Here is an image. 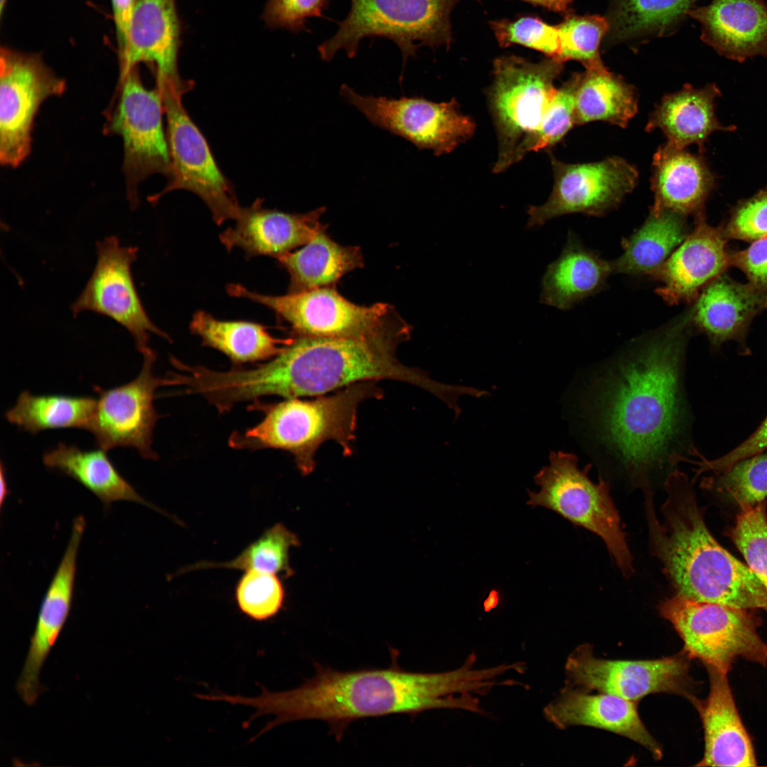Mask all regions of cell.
<instances>
[{"mask_svg": "<svg viewBox=\"0 0 767 767\" xmlns=\"http://www.w3.org/2000/svg\"><path fill=\"white\" fill-rule=\"evenodd\" d=\"M690 314L619 361L592 393L589 413L598 439L646 496L652 494L653 477L682 455L675 449L685 417L681 369Z\"/></svg>", "mask_w": 767, "mask_h": 767, "instance_id": "6da1fadb", "label": "cell"}, {"mask_svg": "<svg viewBox=\"0 0 767 767\" xmlns=\"http://www.w3.org/2000/svg\"><path fill=\"white\" fill-rule=\"evenodd\" d=\"M393 652L388 668L342 672L315 663L316 674L301 686L284 692L262 687L255 697L233 695L232 702L255 710L246 724L271 714L255 736L278 725L301 719L328 723L330 732L339 739L348 725L357 719L392 714L415 715L435 709H459L484 714L476 696L492 687L490 668L477 669V657L470 653L457 669L443 673L405 670Z\"/></svg>", "mask_w": 767, "mask_h": 767, "instance_id": "7a4b0ae2", "label": "cell"}, {"mask_svg": "<svg viewBox=\"0 0 767 767\" xmlns=\"http://www.w3.org/2000/svg\"><path fill=\"white\" fill-rule=\"evenodd\" d=\"M410 331L402 320L363 337L297 336L267 363L225 371L222 390L227 401L236 404L269 395L320 396L363 381L392 379L426 390L447 405L453 403L457 386L435 381L425 371L398 361L396 348L409 338Z\"/></svg>", "mask_w": 767, "mask_h": 767, "instance_id": "3957f363", "label": "cell"}, {"mask_svg": "<svg viewBox=\"0 0 767 767\" xmlns=\"http://www.w3.org/2000/svg\"><path fill=\"white\" fill-rule=\"evenodd\" d=\"M663 522L647 508L650 541L677 594L697 601L767 611V592L754 572L722 548L707 529L678 469L664 482Z\"/></svg>", "mask_w": 767, "mask_h": 767, "instance_id": "277c9868", "label": "cell"}, {"mask_svg": "<svg viewBox=\"0 0 767 767\" xmlns=\"http://www.w3.org/2000/svg\"><path fill=\"white\" fill-rule=\"evenodd\" d=\"M381 396L375 381H369L312 400L292 398L273 404L255 403L252 408L262 410L263 419L244 432H234L229 445L238 450L288 451L300 472L308 475L314 469L317 450L327 440L338 443L344 455H352L359 406Z\"/></svg>", "mask_w": 767, "mask_h": 767, "instance_id": "5b68a950", "label": "cell"}, {"mask_svg": "<svg viewBox=\"0 0 767 767\" xmlns=\"http://www.w3.org/2000/svg\"><path fill=\"white\" fill-rule=\"evenodd\" d=\"M562 69L563 62L553 58L532 62L506 55L494 61V81L489 92L499 138L494 173L504 171L530 152L557 89L554 81Z\"/></svg>", "mask_w": 767, "mask_h": 767, "instance_id": "8992f818", "label": "cell"}, {"mask_svg": "<svg viewBox=\"0 0 767 767\" xmlns=\"http://www.w3.org/2000/svg\"><path fill=\"white\" fill-rule=\"evenodd\" d=\"M347 17L317 50L322 60H331L339 50L354 58L366 37H384L400 49L403 63L425 45H449L450 14L459 0H350Z\"/></svg>", "mask_w": 767, "mask_h": 767, "instance_id": "52a82bcc", "label": "cell"}, {"mask_svg": "<svg viewBox=\"0 0 767 767\" xmlns=\"http://www.w3.org/2000/svg\"><path fill=\"white\" fill-rule=\"evenodd\" d=\"M156 87L161 92L166 116L170 165L166 185L159 193L149 196L148 201L153 204L169 192L185 190L202 199L217 224L236 220L242 207L183 104V95L192 88V82L182 79L156 83Z\"/></svg>", "mask_w": 767, "mask_h": 767, "instance_id": "ba28073f", "label": "cell"}, {"mask_svg": "<svg viewBox=\"0 0 767 767\" xmlns=\"http://www.w3.org/2000/svg\"><path fill=\"white\" fill-rule=\"evenodd\" d=\"M589 466L580 469L577 457L550 452L549 464L535 476L538 492L528 491L527 504L550 509L572 523L599 536L625 577L633 572L632 556L608 484L588 477Z\"/></svg>", "mask_w": 767, "mask_h": 767, "instance_id": "9c48e42d", "label": "cell"}, {"mask_svg": "<svg viewBox=\"0 0 767 767\" xmlns=\"http://www.w3.org/2000/svg\"><path fill=\"white\" fill-rule=\"evenodd\" d=\"M658 609L682 640V652L706 668L728 675L738 659L767 665V643L758 633V619L749 610L678 594L661 602Z\"/></svg>", "mask_w": 767, "mask_h": 767, "instance_id": "30bf717a", "label": "cell"}, {"mask_svg": "<svg viewBox=\"0 0 767 767\" xmlns=\"http://www.w3.org/2000/svg\"><path fill=\"white\" fill-rule=\"evenodd\" d=\"M164 107L160 89L145 87L138 67L119 79L107 112L104 132L119 136L124 144L123 170L132 209L138 205V186L148 176L167 175L170 158L163 126Z\"/></svg>", "mask_w": 767, "mask_h": 767, "instance_id": "8fae6325", "label": "cell"}, {"mask_svg": "<svg viewBox=\"0 0 767 767\" xmlns=\"http://www.w3.org/2000/svg\"><path fill=\"white\" fill-rule=\"evenodd\" d=\"M227 291L231 296L271 309L297 336L363 337L379 333L402 320L387 303L357 305L339 294L335 287L271 295L232 283L227 285Z\"/></svg>", "mask_w": 767, "mask_h": 767, "instance_id": "7c38bea8", "label": "cell"}, {"mask_svg": "<svg viewBox=\"0 0 767 767\" xmlns=\"http://www.w3.org/2000/svg\"><path fill=\"white\" fill-rule=\"evenodd\" d=\"M690 660L682 651L653 660L604 659L594 656L591 646L583 644L567 659L566 684L635 702L661 692L682 696L692 702L695 683L690 675Z\"/></svg>", "mask_w": 767, "mask_h": 767, "instance_id": "4fadbf2b", "label": "cell"}, {"mask_svg": "<svg viewBox=\"0 0 767 767\" xmlns=\"http://www.w3.org/2000/svg\"><path fill=\"white\" fill-rule=\"evenodd\" d=\"M66 82L38 53L1 46L0 50V161L17 167L31 151L34 119L42 103L60 96Z\"/></svg>", "mask_w": 767, "mask_h": 767, "instance_id": "5bb4252c", "label": "cell"}, {"mask_svg": "<svg viewBox=\"0 0 767 767\" xmlns=\"http://www.w3.org/2000/svg\"><path fill=\"white\" fill-rule=\"evenodd\" d=\"M340 94L374 126L437 156L450 153L475 130V124L459 111L455 98L436 103L420 97L361 95L347 85H341Z\"/></svg>", "mask_w": 767, "mask_h": 767, "instance_id": "9a60e30c", "label": "cell"}, {"mask_svg": "<svg viewBox=\"0 0 767 767\" xmlns=\"http://www.w3.org/2000/svg\"><path fill=\"white\" fill-rule=\"evenodd\" d=\"M97 262L85 288L71 305L73 315L91 311L107 316L124 327L142 355L150 352L151 334L171 340L147 315L136 289L131 264L138 249L124 246L115 236L97 243Z\"/></svg>", "mask_w": 767, "mask_h": 767, "instance_id": "2e32d148", "label": "cell"}, {"mask_svg": "<svg viewBox=\"0 0 767 767\" xmlns=\"http://www.w3.org/2000/svg\"><path fill=\"white\" fill-rule=\"evenodd\" d=\"M552 165L553 190L543 205L529 206L528 229L567 214L602 216L619 205L635 187L638 178L634 166L616 156L575 164L553 158Z\"/></svg>", "mask_w": 767, "mask_h": 767, "instance_id": "e0dca14e", "label": "cell"}, {"mask_svg": "<svg viewBox=\"0 0 767 767\" xmlns=\"http://www.w3.org/2000/svg\"><path fill=\"white\" fill-rule=\"evenodd\" d=\"M140 373L134 380L109 389L94 386L97 404L87 430L105 451L131 447L146 459H156L152 450L153 429L161 418L153 403L156 390L164 386V377L153 374V351L143 355Z\"/></svg>", "mask_w": 767, "mask_h": 767, "instance_id": "ac0fdd59", "label": "cell"}, {"mask_svg": "<svg viewBox=\"0 0 767 767\" xmlns=\"http://www.w3.org/2000/svg\"><path fill=\"white\" fill-rule=\"evenodd\" d=\"M723 227L709 224L702 212L693 231L651 276L657 293L669 304L696 299L710 282L729 267Z\"/></svg>", "mask_w": 767, "mask_h": 767, "instance_id": "d6986e66", "label": "cell"}, {"mask_svg": "<svg viewBox=\"0 0 767 767\" xmlns=\"http://www.w3.org/2000/svg\"><path fill=\"white\" fill-rule=\"evenodd\" d=\"M85 521L75 518L71 536L58 569L42 601L28 653L16 689L28 705L36 702L42 692L41 668L62 631L71 609L77 555Z\"/></svg>", "mask_w": 767, "mask_h": 767, "instance_id": "ffe728a7", "label": "cell"}, {"mask_svg": "<svg viewBox=\"0 0 767 767\" xmlns=\"http://www.w3.org/2000/svg\"><path fill=\"white\" fill-rule=\"evenodd\" d=\"M325 212L321 207L303 214H292L264 208L257 199L242 207L236 224L219 235L229 251L243 250L251 258L269 256L276 259L306 244L323 226L320 218Z\"/></svg>", "mask_w": 767, "mask_h": 767, "instance_id": "44dd1931", "label": "cell"}, {"mask_svg": "<svg viewBox=\"0 0 767 767\" xmlns=\"http://www.w3.org/2000/svg\"><path fill=\"white\" fill-rule=\"evenodd\" d=\"M549 722L565 729L587 726L625 736L648 749L659 760L663 750L643 724L636 702L604 692H589L566 684L557 697L543 709Z\"/></svg>", "mask_w": 767, "mask_h": 767, "instance_id": "7402d4cb", "label": "cell"}, {"mask_svg": "<svg viewBox=\"0 0 767 767\" xmlns=\"http://www.w3.org/2000/svg\"><path fill=\"white\" fill-rule=\"evenodd\" d=\"M706 668L709 680L707 697L692 702L700 716L705 742L703 756L696 766H756L753 743L737 709L727 674Z\"/></svg>", "mask_w": 767, "mask_h": 767, "instance_id": "603a6c76", "label": "cell"}, {"mask_svg": "<svg viewBox=\"0 0 767 767\" xmlns=\"http://www.w3.org/2000/svg\"><path fill=\"white\" fill-rule=\"evenodd\" d=\"M180 26L175 0H138L126 44L119 53V79L140 62L153 65L156 82L180 79Z\"/></svg>", "mask_w": 767, "mask_h": 767, "instance_id": "cb8c5ba5", "label": "cell"}, {"mask_svg": "<svg viewBox=\"0 0 767 767\" xmlns=\"http://www.w3.org/2000/svg\"><path fill=\"white\" fill-rule=\"evenodd\" d=\"M687 14L702 26V40L720 55L744 62L767 57L766 0H712Z\"/></svg>", "mask_w": 767, "mask_h": 767, "instance_id": "d4e9b609", "label": "cell"}, {"mask_svg": "<svg viewBox=\"0 0 767 767\" xmlns=\"http://www.w3.org/2000/svg\"><path fill=\"white\" fill-rule=\"evenodd\" d=\"M691 320L714 347L734 340L743 344L752 319L767 309V290L720 275L701 291Z\"/></svg>", "mask_w": 767, "mask_h": 767, "instance_id": "484cf974", "label": "cell"}, {"mask_svg": "<svg viewBox=\"0 0 767 767\" xmlns=\"http://www.w3.org/2000/svg\"><path fill=\"white\" fill-rule=\"evenodd\" d=\"M713 186L714 177L702 158L665 143L653 156L651 211L698 214Z\"/></svg>", "mask_w": 767, "mask_h": 767, "instance_id": "4316f807", "label": "cell"}, {"mask_svg": "<svg viewBox=\"0 0 767 767\" xmlns=\"http://www.w3.org/2000/svg\"><path fill=\"white\" fill-rule=\"evenodd\" d=\"M714 84L702 88L685 85L678 92L663 97L650 114L646 130H661L668 143L684 149L697 144L700 150L708 136L719 130L731 131L734 126H723L714 113V100L720 95Z\"/></svg>", "mask_w": 767, "mask_h": 767, "instance_id": "83f0119b", "label": "cell"}, {"mask_svg": "<svg viewBox=\"0 0 767 767\" xmlns=\"http://www.w3.org/2000/svg\"><path fill=\"white\" fill-rule=\"evenodd\" d=\"M322 226L300 249L276 258L289 275L288 293L335 287L347 273L364 266L361 249L334 241Z\"/></svg>", "mask_w": 767, "mask_h": 767, "instance_id": "f1b7e54d", "label": "cell"}, {"mask_svg": "<svg viewBox=\"0 0 767 767\" xmlns=\"http://www.w3.org/2000/svg\"><path fill=\"white\" fill-rule=\"evenodd\" d=\"M611 273V262L584 248L570 233L560 256L547 267L540 301L569 309L600 290Z\"/></svg>", "mask_w": 767, "mask_h": 767, "instance_id": "f546056e", "label": "cell"}, {"mask_svg": "<svg viewBox=\"0 0 767 767\" xmlns=\"http://www.w3.org/2000/svg\"><path fill=\"white\" fill-rule=\"evenodd\" d=\"M190 330L203 345L224 353L236 366L273 358L293 340L275 337L259 323L221 320L203 310L193 314Z\"/></svg>", "mask_w": 767, "mask_h": 767, "instance_id": "4dcf8cb0", "label": "cell"}, {"mask_svg": "<svg viewBox=\"0 0 767 767\" xmlns=\"http://www.w3.org/2000/svg\"><path fill=\"white\" fill-rule=\"evenodd\" d=\"M43 462L47 467L75 479L107 504L126 500L161 511L136 492L118 472L103 449L83 450L60 442L43 455Z\"/></svg>", "mask_w": 767, "mask_h": 767, "instance_id": "1f68e13d", "label": "cell"}, {"mask_svg": "<svg viewBox=\"0 0 767 767\" xmlns=\"http://www.w3.org/2000/svg\"><path fill=\"white\" fill-rule=\"evenodd\" d=\"M685 216L668 210L652 212L643 225L623 242L624 251L611 262L614 273L651 274L687 236Z\"/></svg>", "mask_w": 767, "mask_h": 767, "instance_id": "d6a6232c", "label": "cell"}, {"mask_svg": "<svg viewBox=\"0 0 767 767\" xmlns=\"http://www.w3.org/2000/svg\"><path fill=\"white\" fill-rule=\"evenodd\" d=\"M637 104L633 87L607 69L578 73L575 125L603 121L625 127L636 114Z\"/></svg>", "mask_w": 767, "mask_h": 767, "instance_id": "836d02e7", "label": "cell"}, {"mask_svg": "<svg viewBox=\"0 0 767 767\" xmlns=\"http://www.w3.org/2000/svg\"><path fill=\"white\" fill-rule=\"evenodd\" d=\"M97 398L65 395H34L21 392L6 420L31 434L62 428L86 430L94 412Z\"/></svg>", "mask_w": 767, "mask_h": 767, "instance_id": "e575fe53", "label": "cell"}, {"mask_svg": "<svg viewBox=\"0 0 767 767\" xmlns=\"http://www.w3.org/2000/svg\"><path fill=\"white\" fill-rule=\"evenodd\" d=\"M696 0H616L609 17V40L660 35L681 19Z\"/></svg>", "mask_w": 767, "mask_h": 767, "instance_id": "d590c367", "label": "cell"}, {"mask_svg": "<svg viewBox=\"0 0 767 767\" xmlns=\"http://www.w3.org/2000/svg\"><path fill=\"white\" fill-rule=\"evenodd\" d=\"M298 545L299 541L297 536L283 524L277 523L266 530L233 560L225 562H197L183 567L177 575L195 570L223 567L284 573V575L290 576L293 572L289 565V550Z\"/></svg>", "mask_w": 767, "mask_h": 767, "instance_id": "8d00e7d4", "label": "cell"}, {"mask_svg": "<svg viewBox=\"0 0 767 767\" xmlns=\"http://www.w3.org/2000/svg\"><path fill=\"white\" fill-rule=\"evenodd\" d=\"M557 26L560 40L557 60L563 62L579 61L587 70H606L600 58L599 47L609 29L607 18L598 15H570Z\"/></svg>", "mask_w": 767, "mask_h": 767, "instance_id": "74e56055", "label": "cell"}, {"mask_svg": "<svg viewBox=\"0 0 767 767\" xmlns=\"http://www.w3.org/2000/svg\"><path fill=\"white\" fill-rule=\"evenodd\" d=\"M705 482L736 502L741 508L753 506L767 497V453L741 459Z\"/></svg>", "mask_w": 767, "mask_h": 767, "instance_id": "f35d334b", "label": "cell"}, {"mask_svg": "<svg viewBox=\"0 0 767 767\" xmlns=\"http://www.w3.org/2000/svg\"><path fill=\"white\" fill-rule=\"evenodd\" d=\"M285 592L276 574L247 570L235 588V600L239 611L256 621L275 617L283 609Z\"/></svg>", "mask_w": 767, "mask_h": 767, "instance_id": "ab89813d", "label": "cell"}, {"mask_svg": "<svg viewBox=\"0 0 767 767\" xmlns=\"http://www.w3.org/2000/svg\"><path fill=\"white\" fill-rule=\"evenodd\" d=\"M733 540L767 592L766 501L741 509L732 531Z\"/></svg>", "mask_w": 767, "mask_h": 767, "instance_id": "60d3db41", "label": "cell"}, {"mask_svg": "<svg viewBox=\"0 0 767 767\" xmlns=\"http://www.w3.org/2000/svg\"><path fill=\"white\" fill-rule=\"evenodd\" d=\"M491 28L501 47L520 45L557 59L560 52V33L553 26L537 17L526 16L514 21L491 23Z\"/></svg>", "mask_w": 767, "mask_h": 767, "instance_id": "b9f144b4", "label": "cell"}, {"mask_svg": "<svg viewBox=\"0 0 767 767\" xmlns=\"http://www.w3.org/2000/svg\"><path fill=\"white\" fill-rule=\"evenodd\" d=\"M578 73L557 89L541 125L535 135L530 151L550 148L559 142L575 125V89Z\"/></svg>", "mask_w": 767, "mask_h": 767, "instance_id": "7bdbcfd3", "label": "cell"}, {"mask_svg": "<svg viewBox=\"0 0 767 767\" xmlns=\"http://www.w3.org/2000/svg\"><path fill=\"white\" fill-rule=\"evenodd\" d=\"M723 229L727 239L754 242L767 236V188L740 203Z\"/></svg>", "mask_w": 767, "mask_h": 767, "instance_id": "ee69618b", "label": "cell"}, {"mask_svg": "<svg viewBox=\"0 0 767 767\" xmlns=\"http://www.w3.org/2000/svg\"><path fill=\"white\" fill-rule=\"evenodd\" d=\"M328 4L329 0H269L264 18L271 27L299 31L307 18L323 17Z\"/></svg>", "mask_w": 767, "mask_h": 767, "instance_id": "f6af8a7d", "label": "cell"}, {"mask_svg": "<svg viewBox=\"0 0 767 767\" xmlns=\"http://www.w3.org/2000/svg\"><path fill=\"white\" fill-rule=\"evenodd\" d=\"M767 449V416L759 427L736 447L714 460H707L700 455V461L694 462L699 466L697 474L707 471L721 472L737 462L762 453Z\"/></svg>", "mask_w": 767, "mask_h": 767, "instance_id": "bcb514c9", "label": "cell"}, {"mask_svg": "<svg viewBox=\"0 0 767 767\" xmlns=\"http://www.w3.org/2000/svg\"><path fill=\"white\" fill-rule=\"evenodd\" d=\"M729 266L742 271L749 283L767 290V236L747 249L729 254Z\"/></svg>", "mask_w": 767, "mask_h": 767, "instance_id": "7dc6e473", "label": "cell"}, {"mask_svg": "<svg viewBox=\"0 0 767 767\" xmlns=\"http://www.w3.org/2000/svg\"><path fill=\"white\" fill-rule=\"evenodd\" d=\"M138 0H111L116 35L120 53L126 42L129 25Z\"/></svg>", "mask_w": 767, "mask_h": 767, "instance_id": "c3c4849f", "label": "cell"}, {"mask_svg": "<svg viewBox=\"0 0 767 767\" xmlns=\"http://www.w3.org/2000/svg\"><path fill=\"white\" fill-rule=\"evenodd\" d=\"M535 5L545 7L553 11L566 13L572 0H523Z\"/></svg>", "mask_w": 767, "mask_h": 767, "instance_id": "681fc988", "label": "cell"}, {"mask_svg": "<svg viewBox=\"0 0 767 767\" xmlns=\"http://www.w3.org/2000/svg\"><path fill=\"white\" fill-rule=\"evenodd\" d=\"M1 504H2L4 499L6 497L8 488L6 479L5 478L6 473L4 472V467L2 463H1Z\"/></svg>", "mask_w": 767, "mask_h": 767, "instance_id": "f907efd6", "label": "cell"}, {"mask_svg": "<svg viewBox=\"0 0 767 767\" xmlns=\"http://www.w3.org/2000/svg\"><path fill=\"white\" fill-rule=\"evenodd\" d=\"M8 0H0V15L2 17Z\"/></svg>", "mask_w": 767, "mask_h": 767, "instance_id": "816d5d0a", "label": "cell"}]
</instances>
